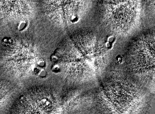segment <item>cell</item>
I'll return each instance as SVG.
<instances>
[{"label": "cell", "instance_id": "cell-5", "mask_svg": "<svg viewBox=\"0 0 155 114\" xmlns=\"http://www.w3.org/2000/svg\"><path fill=\"white\" fill-rule=\"evenodd\" d=\"M26 25V23L25 21H21L18 26V29L19 30H21L23 29Z\"/></svg>", "mask_w": 155, "mask_h": 114}, {"label": "cell", "instance_id": "cell-1", "mask_svg": "<svg viewBox=\"0 0 155 114\" xmlns=\"http://www.w3.org/2000/svg\"><path fill=\"white\" fill-rule=\"evenodd\" d=\"M70 21L72 24H76L78 23L80 20L79 15L77 14H73L70 17Z\"/></svg>", "mask_w": 155, "mask_h": 114}, {"label": "cell", "instance_id": "cell-6", "mask_svg": "<svg viewBox=\"0 0 155 114\" xmlns=\"http://www.w3.org/2000/svg\"><path fill=\"white\" fill-rule=\"evenodd\" d=\"M46 62L45 60L43 59H40L37 62V65L40 68H43L45 67Z\"/></svg>", "mask_w": 155, "mask_h": 114}, {"label": "cell", "instance_id": "cell-8", "mask_svg": "<svg viewBox=\"0 0 155 114\" xmlns=\"http://www.w3.org/2000/svg\"><path fill=\"white\" fill-rule=\"evenodd\" d=\"M114 40V38L113 36H110L107 38V41H108L110 43H113Z\"/></svg>", "mask_w": 155, "mask_h": 114}, {"label": "cell", "instance_id": "cell-7", "mask_svg": "<svg viewBox=\"0 0 155 114\" xmlns=\"http://www.w3.org/2000/svg\"><path fill=\"white\" fill-rule=\"evenodd\" d=\"M105 46L107 49H110L112 47V43L107 41L105 43Z\"/></svg>", "mask_w": 155, "mask_h": 114}, {"label": "cell", "instance_id": "cell-3", "mask_svg": "<svg viewBox=\"0 0 155 114\" xmlns=\"http://www.w3.org/2000/svg\"><path fill=\"white\" fill-rule=\"evenodd\" d=\"M38 75L42 78H44L47 75V72L45 69L42 68L38 72Z\"/></svg>", "mask_w": 155, "mask_h": 114}, {"label": "cell", "instance_id": "cell-9", "mask_svg": "<svg viewBox=\"0 0 155 114\" xmlns=\"http://www.w3.org/2000/svg\"><path fill=\"white\" fill-rule=\"evenodd\" d=\"M121 58L119 56L117 58V60L118 62H120L121 61Z\"/></svg>", "mask_w": 155, "mask_h": 114}, {"label": "cell", "instance_id": "cell-2", "mask_svg": "<svg viewBox=\"0 0 155 114\" xmlns=\"http://www.w3.org/2000/svg\"><path fill=\"white\" fill-rule=\"evenodd\" d=\"M51 70L54 73H58L61 71V68L60 65L57 64L53 65L51 68Z\"/></svg>", "mask_w": 155, "mask_h": 114}, {"label": "cell", "instance_id": "cell-4", "mask_svg": "<svg viewBox=\"0 0 155 114\" xmlns=\"http://www.w3.org/2000/svg\"><path fill=\"white\" fill-rule=\"evenodd\" d=\"M58 57L56 55L53 54L51 55L50 57L51 61L54 63H56L58 60Z\"/></svg>", "mask_w": 155, "mask_h": 114}]
</instances>
